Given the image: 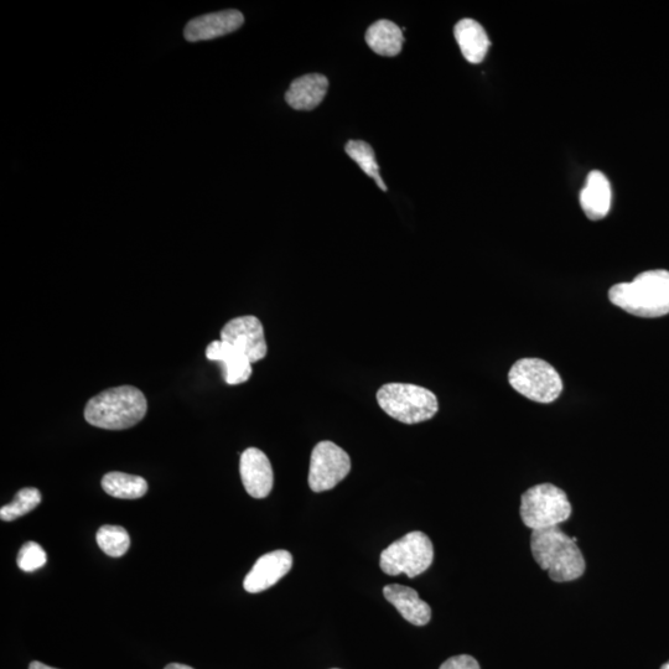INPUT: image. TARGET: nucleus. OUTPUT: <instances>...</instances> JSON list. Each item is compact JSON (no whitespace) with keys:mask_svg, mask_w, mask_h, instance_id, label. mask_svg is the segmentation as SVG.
Segmentation results:
<instances>
[{"mask_svg":"<svg viewBox=\"0 0 669 669\" xmlns=\"http://www.w3.org/2000/svg\"><path fill=\"white\" fill-rule=\"evenodd\" d=\"M29 669H57V668L49 667L44 665V663L35 661L30 663Z\"/></svg>","mask_w":669,"mask_h":669,"instance_id":"25","label":"nucleus"},{"mask_svg":"<svg viewBox=\"0 0 669 669\" xmlns=\"http://www.w3.org/2000/svg\"><path fill=\"white\" fill-rule=\"evenodd\" d=\"M207 360L221 362L225 368V381L227 385H241L250 380L252 376V362L246 355L238 351L236 347L226 341H212L206 349Z\"/></svg>","mask_w":669,"mask_h":669,"instance_id":"13","label":"nucleus"},{"mask_svg":"<svg viewBox=\"0 0 669 669\" xmlns=\"http://www.w3.org/2000/svg\"><path fill=\"white\" fill-rule=\"evenodd\" d=\"M41 492L34 487L20 490L12 503L0 508V518L5 522L18 520L19 517L35 510L40 505Z\"/></svg>","mask_w":669,"mask_h":669,"instance_id":"22","label":"nucleus"},{"mask_svg":"<svg viewBox=\"0 0 669 669\" xmlns=\"http://www.w3.org/2000/svg\"><path fill=\"white\" fill-rule=\"evenodd\" d=\"M661 669H669V662L665 663V665H663Z\"/></svg>","mask_w":669,"mask_h":669,"instance_id":"27","label":"nucleus"},{"mask_svg":"<svg viewBox=\"0 0 669 669\" xmlns=\"http://www.w3.org/2000/svg\"><path fill=\"white\" fill-rule=\"evenodd\" d=\"M439 669H481L479 662L469 655H460L449 658Z\"/></svg>","mask_w":669,"mask_h":669,"instance_id":"24","label":"nucleus"},{"mask_svg":"<svg viewBox=\"0 0 669 669\" xmlns=\"http://www.w3.org/2000/svg\"><path fill=\"white\" fill-rule=\"evenodd\" d=\"M98 547L107 556L118 558L124 556L131 546V538L121 526H103L97 532Z\"/></svg>","mask_w":669,"mask_h":669,"instance_id":"21","label":"nucleus"},{"mask_svg":"<svg viewBox=\"0 0 669 669\" xmlns=\"http://www.w3.org/2000/svg\"><path fill=\"white\" fill-rule=\"evenodd\" d=\"M245 24V17L236 9L201 15L190 20L184 29L185 39L189 43H199L221 38L233 33Z\"/></svg>","mask_w":669,"mask_h":669,"instance_id":"10","label":"nucleus"},{"mask_svg":"<svg viewBox=\"0 0 669 669\" xmlns=\"http://www.w3.org/2000/svg\"><path fill=\"white\" fill-rule=\"evenodd\" d=\"M611 202H613V190L609 179L601 171H591L580 193V205L584 214L591 221L603 220L609 215Z\"/></svg>","mask_w":669,"mask_h":669,"instance_id":"14","label":"nucleus"},{"mask_svg":"<svg viewBox=\"0 0 669 669\" xmlns=\"http://www.w3.org/2000/svg\"><path fill=\"white\" fill-rule=\"evenodd\" d=\"M351 471L349 454L333 442H320L310 459L309 486L314 492L333 490Z\"/></svg>","mask_w":669,"mask_h":669,"instance_id":"8","label":"nucleus"},{"mask_svg":"<svg viewBox=\"0 0 669 669\" xmlns=\"http://www.w3.org/2000/svg\"><path fill=\"white\" fill-rule=\"evenodd\" d=\"M102 489L116 499L137 500L147 494L148 482L137 475L114 471L103 476Z\"/></svg>","mask_w":669,"mask_h":669,"instance_id":"19","label":"nucleus"},{"mask_svg":"<svg viewBox=\"0 0 669 669\" xmlns=\"http://www.w3.org/2000/svg\"><path fill=\"white\" fill-rule=\"evenodd\" d=\"M610 302L640 318H661L669 314V272L665 269L639 274L632 282L609 290Z\"/></svg>","mask_w":669,"mask_h":669,"instance_id":"2","label":"nucleus"},{"mask_svg":"<svg viewBox=\"0 0 669 669\" xmlns=\"http://www.w3.org/2000/svg\"><path fill=\"white\" fill-rule=\"evenodd\" d=\"M508 382L513 390L538 403H552L563 391L559 373L548 362L539 359L517 361L508 373Z\"/></svg>","mask_w":669,"mask_h":669,"instance_id":"7","label":"nucleus"},{"mask_svg":"<svg viewBox=\"0 0 669 669\" xmlns=\"http://www.w3.org/2000/svg\"><path fill=\"white\" fill-rule=\"evenodd\" d=\"M165 669H194L193 667L181 665V663H170Z\"/></svg>","mask_w":669,"mask_h":669,"instance_id":"26","label":"nucleus"},{"mask_svg":"<svg viewBox=\"0 0 669 669\" xmlns=\"http://www.w3.org/2000/svg\"><path fill=\"white\" fill-rule=\"evenodd\" d=\"M365 39L373 53L386 57L399 55L404 44L402 29L386 19L373 23L366 31Z\"/></svg>","mask_w":669,"mask_h":669,"instance_id":"18","label":"nucleus"},{"mask_svg":"<svg viewBox=\"0 0 669 669\" xmlns=\"http://www.w3.org/2000/svg\"><path fill=\"white\" fill-rule=\"evenodd\" d=\"M221 340L228 342L252 363L267 356L268 347L261 320L253 315L240 316L223 326Z\"/></svg>","mask_w":669,"mask_h":669,"instance_id":"9","label":"nucleus"},{"mask_svg":"<svg viewBox=\"0 0 669 669\" xmlns=\"http://www.w3.org/2000/svg\"><path fill=\"white\" fill-rule=\"evenodd\" d=\"M376 397L383 412L403 424L427 422L439 411L438 398L432 391L409 383H387Z\"/></svg>","mask_w":669,"mask_h":669,"instance_id":"4","label":"nucleus"},{"mask_svg":"<svg viewBox=\"0 0 669 669\" xmlns=\"http://www.w3.org/2000/svg\"><path fill=\"white\" fill-rule=\"evenodd\" d=\"M433 560L434 547L427 534L411 532L382 552L380 565L392 577L406 574L408 578H416L429 569Z\"/></svg>","mask_w":669,"mask_h":669,"instance_id":"6","label":"nucleus"},{"mask_svg":"<svg viewBox=\"0 0 669 669\" xmlns=\"http://www.w3.org/2000/svg\"><path fill=\"white\" fill-rule=\"evenodd\" d=\"M383 594L399 611V614L411 624L425 626L432 619V609L419 598L416 590L408 586L392 584L385 586Z\"/></svg>","mask_w":669,"mask_h":669,"instance_id":"16","label":"nucleus"},{"mask_svg":"<svg viewBox=\"0 0 669 669\" xmlns=\"http://www.w3.org/2000/svg\"><path fill=\"white\" fill-rule=\"evenodd\" d=\"M240 473L243 486L254 499H264L271 494L274 473L271 461L262 450L248 448L241 455Z\"/></svg>","mask_w":669,"mask_h":669,"instance_id":"11","label":"nucleus"},{"mask_svg":"<svg viewBox=\"0 0 669 669\" xmlns=\"http://www.w3.org/2000/svg\"><path fill=\"white\" fill-rule=\"evenodd\" d=\"M572 511L567 494L552 484L533 486L521 497V518L532 531L558 527Z\"/></svg>","mask_w":669,"mask_h":669,"instance_id":"5","label":"nucleus"},{"mask_svg":"<svg viewBox=\"0 0 669 669\" xmlns=\"http://www.w3.org/2000/svg\"><path fill=\"white\" fill-rule=\"evenodd\" d=\"M147 411V398L142 391L133 386H121L91 398L85 408V419L93 427L124 430L137 425Z\"/></svg>","mask_w":669,"mask_h":669,"instance_id":"3","label":"nucleus"},{"mask_svg":"<svg viewBox=\"0 0 669 669\" xmlns=\"http://www.w3.org/2000/svg\"><path fill=\"white\" fill-rule=\"evenodd\" d=\"M578 538L569 537L558 527L533 531L531 549L539 567L547 570L556 583L573 582L585 573V559L578 547Z\"/></svg>","mask_w":669,"mask_h":669,"instance_id":"1","label":"nucleus"},{"mask_svg":"<svg viewBox=\"0 0 669 669\" xmlns=\"http://www.w3.org/2000/svg\"><path fill=\"white\" fill-rule=\"evenodd\" d=\"M293 567V557L287 551H274L259 558L250 573L247 574L243 586L251 594L272 588L284 578Z\"/></svg>","mask_w":669,"mask_h":669,"instance_id":"12","label":"nucleus"},{"mask_svg":"<svg viewBox=\"0 0 669 669\" xmlns=\"http://www.w3.org/2000/svg\"><path fill=\"white\" fill-rule=\"evenodd\" d=\"M346 154L359 165L363 173L376 181L378 188L387 191L385 181L380 174L375 150L363 140H349L345 145Z\"/></svg>","mask_w":669,"mask_h":669,"instance_id":"20","label":"nucleus"},{"mask_svg":"<svg viewBox=\"0 0 669 669\" xmlns=\"http://www.w3.org/2000/svg\"><path fill=\"white\" fill-rule=\"evenodd\" d=\"M328 88V77L320 74L304 75L292 82L285 93V101L294 110L313 111L324 101Z\"/></svg>","mask_w":669,"mask_h":669,"instance_id":"15","label":"nucleus"},{"mask_svg":"<svg viewBox=\"0 0 669 669\" xmlns=\"http://www.w3.org/2000/svg\"><path fill=\"white\" fill-rule=\"evenodd\" d=\"M46 560H48V556H46L43 547L38 543L28 542L20 548L17 563L23 572L33 573L35 570L43 568Z\"/></svg>","mask_w":669,"mask_h":669,"instance_id":"23","label":"nucleus"},{"mask_svg":"<svg viewBox=\"0 0 669 669\" xmlns=\"http://www.w3.org/2000/svg\"><path fill=\"white\" fill-rule=\"evenodd\" d=\"M454 35L461 54L470 64H481L491 46L489 35L476 20L466 18L455 25Z\"/></svg>","mask_w":669,"mask_h":669,"instance_id":"17","label":"nucleus"}]
</instances>
